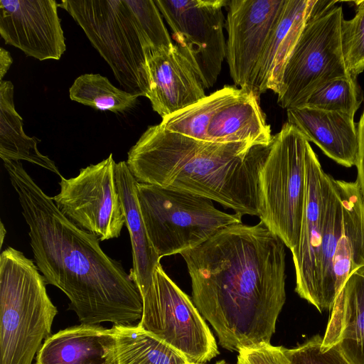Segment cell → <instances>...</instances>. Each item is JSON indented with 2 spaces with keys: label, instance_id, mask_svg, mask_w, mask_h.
<instances>
[{
  "label": "cell",
  "instance_id": "cell-31",
  "mask_svg": "<svg viewBox=\"0 0 364 364\" xmlns=\"http://www.w3.org/2000/svg\"><path fill=\"white\" fill-rule=\"evenodd\" d=\"M13 59L10 53L3 48L0 49V82L3 81L4 75L10 68Z\"/></svg>",
  "mask_w": 364,
  "mask_h": 364
},
{
  "label": "cell",
  "instance_id": "cell-24",
  "mask_svg": "<svg viewBox=\"0 0 364 364\" xmlns=\"http://www.w3.org/2000/svg\"><path fill=\"white\" fill-rule=\"evenodd\" d=\"M240 88L225 86L197 102L162 118L165 129L196 140L206 141L210 120L223 105L233 98Z\"/></svg>",
  "mask_w": 364,
  "mask_h": 364
},
{
  "label": "cell",
  "instance_id": "cell-14",
  "mask_svg": "<svg viewBox=\"0 0 364 364\" xmlns=\"http://www.w3.org/2000/svg\"><path fill=\"white\" fill-rule=\"evenodd\" d=\"M58 7L54 0H1V38L27 56L59 60L66 46Z\"/></svg>",
  "mask_w": 364,
  "mask_h": 364
},
{
  "label": "cell",
  "instance_id": "cell-1",
  "mask_svg": "<svg viewBox=\"0 0 364 364\" xmlns=\"http://www.w3.org/2000/svg\"><path fill=\"white\" fill-rule=\"evenodd\" d=\"M180 255L193 302L223 348L270 343L286 301L285 245L277 235L262 221L233 224Z\"/></svg>",
  "mask_w": 364,
  "mask_h": 364
},
{
  "label": "cell",
  "instance_id": "cell-3",
  "mask_svg": "<svg viewBox=\"0 0 364 364\" xmlns=\"http://www.w3.org/2000/svg\"><path fill=\"white\" fill-rule=\"evenodd\" d=\"M271 143L200 141L158 124L141 134L126 162L138 183L188 192L241 215L259 216V173Z\"/></svg>",
  "mask_w": 364,
  "mask_h": 364
},
{
  "label": "cell",
  "instance_id": "cell-17",
  "mask_svg": "<svg viewBox=\"0 0 364 364\" xmlns=\"http://www.w3.org/2000/svg\"><path fill=\"white\" fill-rule=\"evenodd\" d=\"M287 112V122L296 127L327 156L348 168L356 165L358 131L353 117L306 106L288 109Z\"/></svg>",
  "mask_w": 364,
  "mask_h": 364
},
{
  "label": "cell",
  "instance_id": "cell-10",
  "mask_svg": "<svg viewBox=\"0 0 364 364\" xmlns=\"http://www.w3.org/2000/svg\"><path fill=\"white\" fill-rule=\"evenodd\" d=\"M143 311L138 325L186 356L204 364L219 354L208 326L193 302L166 274L161 264L140 294Z\"/></svg>",
  "mask_w": 364,
  "mask_h": 364
},
{
  "label": "cell",
  "instance_id": "cell-12",
  "mask_svg": "<svg viewBox=\"0 0 364 364\" xmlns=\"http://www.w3.org/2000/svg\"><path fill=\"white\" fill-rule=\"evenodd\" d=\"M176 43L191 55L205 89L216 82L226 58L223 9L228 0H155Z\"/></svg>",
  "mask_w": 364,
  "mask_h": 364
},
{
  "label": "cell",
  "instance_id": "cell-8",
  "mask_svg": "<svg viewBox=\"0 0 364 364\" xmlns=\"http://www.w3.org/2000/svg\"><path fill=\"white\" fill-rule=\"evenodd\" d=\"M309 141L287 122L273 135L259 178L260 221L290 250L299 241L306 193Z\"/></svg>",
  "mask_w": 364,
  "mask_h": 364
},
{
  "label": "cell",
  "instance_id": "cell-19",
  "mask_svg": "<svg viewBox=\"0 0 364 364\" xmlns=\"http://www.w3.org/2000/svg\"><path fill=\"white\" fill-rule=\"evenodd\" d=\"M331 309L321 346L336 347L351 364H364V266L350 276Z\"/></svg>",
  "mask_w": 364,
  "mask_h": 364
},
{
  "label": "cell",
  "instance_id": "cell-23",
  "mask_svg": "<svg viewBox=\"0 0 364 364\" xmlns=\"http://www.w3.org/2000/svg\"><path fill=\"white\" fill-rule=\"evenodd\" d=\"M118 364H198L138 325H113Z\"/></svg>",
  "mask_w": 364,
  "mask_h": 364
},
{
  "label": "cell",
  "instance_id": "cell-13",
  "mask_svg": "<svg viewBox=\"0 0 364 364\" xmlns=\"http://www.w3.org/2000/svg\"><path fill=\"white\" fill-rule=\"evenodd\" d=\"M286 0H228L225 26L226 59L230 76L240 88L252 90L257 64L275 28Z\"/></svg>",
  "mask_w": 364,
  "mask_h": 364
},
{
  "label": "cell",
  "instance_id": "cell-18",
  "mask_svg": "<svg viewBox=\"0 0 364 364\" xmlns=\"http://www.w3.org/2000/svg\"><path fill=\"white\" fill-rule=\"evenodd\" d=\"M36 364H118L113 330L83 323L60 330L43 342Z\"/></svg>",
  "mask_w": 364,
  "mask_h": 364
},
{
  "label": "cell",
  "instance_id": "cell-4",
  "mask_svg": "<svg viewBox=\"0 0 364 364\" xmlns=\"http://www.w3.org/2000/svg\"><path fill=\"white\" fill-rule=\"evenodd\" d=\"M291 252L295 291L319 311L332 309L346 282L364 266V200L358 185L326 173L311 145L301 232Z\"/></svg>",
  "mask_w": 364,
  "mask_h": 364
},
{
  "label": "cell",
  "instance_id": "cell-15",
  "mask_svg": "<svg viewBox=\"0 0 364 364\" xmlns=\"http://www.w3.org/2000/svg\"><path fill=\"white\" fill-rule=\"evenodd\" d=\"M149 90L154 111L164 118L204 98L205 86L198 67L177 43L146 54Z\"/></svg>",
  "mask_w": 364,
  "mask_h": 364
},
{
  "label": "cell",
  "instance_id": "cell-2",
  "mask_svg": "<svg viewBox=\"0 0 364 364\" xmlns=\"http://www.w3.org/2000/svg\"><path fill=\"white\" fill-rule=\"evenodd\" d=\"M4 165L29 228L34 261L47 284L70 299L83 324L131 325L141 320L139 289L120 262L100 246V240L65 216L20 161Z\"/></svg>",
  "mask_w": 364,
  "mask_h": 364
},
{
  "label": "cell",
  "instance_id": "cell-21",
  "mask_svg": "<svg viewBox=\"0 0 364 364\" xmlns=\"http://www.w3.org/2000/svg\"><path fill=\"white\" fill-rule=\"evenodd\" d=\"M114 176L132 244L133 267L129 274L141 294L151 283L161 259L149 238L137 197L138 182L126 161L116 163Z\"/></svg>",
  "mask_w": 364,
  "mask_h": 364
},
{
  "label": "cell",
  "instance_id": "cell-33",
  "mask_svg": "<svg viewBox=\"0 0 364 364\" xmlns=\"http://www.w3.org/2000/svg\"><path fill=\"white\" fill-rule=\"evenodd\" d=\"M215 364H227L224 360L216 363Z\"/></svg>",
  "mask_w": 364,
  "mask_h": 364
},
{
  "label": "cell",
  "instance_id": "cell-16",
  "mask_svg": "<svg viewBox=\"0 0 364 364\" xmlns=\"http://www.w3.org/2000/svg\"><path fill=\"white\" fill-rule=\"evenodd\" d=\"M325 0H286L279 20L257 64L252 91L259 95L270 90L278 94L285 64L307 21L336 3Z\"/></svg>",
  "mask_w": 364,
  "mask_h": 364
},
{
  "label": "cell",
  "instance_id": "cell-32",
  "mask_svg": "<svg viewBox=\"0 0 364 364\" xmlns=\"http://www.w3.org/2000/svg\"><path fill=\"white\" fill-rule=\"evenodd\" d=\"M1 228H0V237H1V247H2V245L4 243V240L6 236V230L4 225V223L1 222Z\"/></svg>",
  "mask_w": 364,
  "mask_h": 364
},
{
  "label": "cell",
  "instance_id": "cell-27",
  "mask_svg": "<svg viewBox=\"0 0 364 364\" xmlns=\"http://www.w3.org/2000/svg\"><path fill=\"white\" fill-rule=\"evenodd\" d=\"M355 4V16L343 20L341 40L348 70L351 76L357 77L364 70V0Z\"/></svg>",
  "mask_w": 364,
  "mask_h": 364
},
{
  "label": "cell",
  "instance_id": "cell-26",
  "mask_svg": "<svg viewBox=\"0 0 364 364\" xmlns=\"http://www.w3.org/2000/svg\"><path fill=\"white\" fill-rule=\"evenodd\" d=\"M362 101L363 94L356 77L349 76L326 82L309 97L304 106L341 112L354 117Z\"/></svg>",
  "mask_w": 364,
  "mask_h": 364
},
{
  "label": "cell",
  "instance_id": "cell-22",
  "mask_svg": "<svg viewBox=\"0 0 364 364\" xmlns=\"http://www.w3.org/2000/svg\"><path fill=\"white\" fill-rule=\"evenodd\" d=\"M14 85L11 81L0 82V157L4 161H26L60 176L54 161L43 155L35 138L27 136L23 119L15 109Z\"/></svg>",
  "mask_w": 364,
  "mask_h": 364
},
{
  "label": "cell",
  "instance_id": "cell-25",
  "mask_svg": "<svg viewBox=\"0 0 364 364\" xmlns=\"http://www.w3.org/2000/svg\"><path fill=\"white\" fill-rule=\"evenodd\" d=\"M75 102L102 111L124 112L136 105L139 95L122 90L100 74H83L77 77L69 89Z\"/></svg>",
  "mask_w": 364,
  "mask_h": 364
},
{
  "label": "cell",
  "instance_id": "cell-7",
  "mask_svg": "<svg viewBox=\"0 0 364 364\" xmlns=\"http://www.w3.org/2000/svg\"><path fill=\"white\" fill-rule=\"evenodd\" d=\"M149 238L159 258L192 249L218 230L242 223L238 213L217 209L213 200L188 192L137 183Z\"/></svg>",
  "mask_w": 364,
  "mask_h": 364
},
{
  "label": "cell",
  "instance_id": "cell-28",
  "mask_svg": "<svg viewBox=\"0 0 364 364\" xmlns=\"http://www.w3.org/2000/svg\"><path fill=\"white\" fill-rule=\"evenodd\" d=\"M322 341L316 335L294 348H284L287 364H351L336 347L323 348Z\"/></svg>",
  "mask_w": 364,
  "mask_h": 364
},
{
  "label": "cell",
  "instance_id": "cell-6",
  "mask_svg": "<svg viewBox=\"0 0 364 364\" xmlns=\"http://www.w3.org/2000/svg\"><path fill=\"white\" fill-rule=\"evenodd\" d=\"M33 261L8 247L0 255V364H32L51 336L57 307Z\"/></svg>",
  "mask_w": 364,
  "mask_h": 364
},
{
  "label": "cell",
  "instance_id": "cell-30",
  "mask_svg": "<svg viewBox=\"0 0 364 364\" xmlns=\"http://www.w3.org/2000/svg\"><path fill=\"white\" fill-rule=\"evenodd\" d=\"M358 154L356 163L357 179L356 182L360 188V193L364 200V111L360 117L358 124Z\"/></svg>",
  "mask_w": 364,
  "mask_h": 364
},
{
  "label": "cell",
  "instance_id": "cell-29",
  "mask_svg": "<svg viewBox=\"0 0 364 364\" xmlns=\"http://www.w3.org/2000/svg\"><path fill=\"white\" fill-rule=\"evenodd\" d=\"M282 346L269 344L240 350L237 364H287Z\"/></svg>",
  "mask_w": 364,
  "mask_h": 364
},
{
  "label": "cell",
  "instance_id": "cell-20",
  "mask_svg": "<svg viewBox=\"0 0 364 364\" xmlns=\"http://www.w3.org/2000/svg\"><path fill=\"white\" fill-rule=\"evenodd\" d=\"M258 99L259 95L253 91L240 88L237 94L213 117L207 129L206 141L269 144L273 136Z\"/></svg>",
  "mask_w": 364,
  "mask_h": 364
},
{
  "label": "cell",
  "instance_id": "cell-11",
  "mask_svg": "<svg viewBox=\"0 0 364 364\" xmlns=\"http://www.w3.org/2000/svg\"><path fill=\"white\" fill-rule=\"evenodd\" d=\"M112 154L81 168L73 178H60V191L52 198L58 210L100 241L117 238L125 218L117 191Z\"/></svg>",
  "mask_w": 364,
  "mask_h": 364
},
{
  "label": "cell",
  "instance_id": "cell-9",
  "mask_svg": "<svg viewBox=\"0 0 364 364\" xmlns=\"http://www.w3.org/2000/svg\"><path fill=\"white\" fill-rule=\"evenodd\" d=\"M337 1L314 14L306 23L285 64L277 103L284 109L304 106L326 82L351 76L342 47V6Z\"/></svg>",
  "mask_w": 364,
  "mask_h": 364
},
{
  "label": "cell",
  "instance_id": "cell-5",
  "mask_svg": "<svg viewBox=\"0 0 364 364\" xmlns=\"http://www.w3.org/2000/svg\"><path fill=\"white\" fill-rule=\"evenodd\" d=\"M65 9L110 66L125 91L146 97V54L154 50L144 0H64Z\"/></svg>",
  "mask_w": 364,
  "mask_h": 364
}]
</instances>
